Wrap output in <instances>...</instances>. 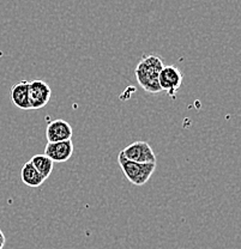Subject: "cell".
Listing matches in <instances>:
<instances>
[{
  "label": "cell",
  "mask_w": 241,
  "mask_h": 249,
  "mask_svg": "<svg viewBox=\"0 0 241 249\" xmlns=\"http://www.w3.org/2000/svg\"><path fill=\"white\" fill-rule=\"evenodd\" d=\"M5 243H6V237H5L4 232H2L1 229H0V249L4 248Z\"/></svg>",
  "instance_id": "obj_11"
},
{
  "label": "cell",
  "mask_w": 241,
  "mask_h": 249,
  "mask_svg": "<svg viewBox=\"0 0 241 249\" xmlns=\"http://www.w3.org/2000/svg\"><path fill=\"white\" fill-rule=\"evenodd\" d=\"M20 178H22V182L25 186L32 187V188L40 187L46 181V178L36 170V168L34 167L30 160H28L23 165L22 170H20Z\"/></svg>",
  "instance_id": "obj_9"
},
{
  "label": "cell",
  "mask_w": 241,
  "mask_h": 249,
  "mask_svg": "<svg viewBox=\"0 0 241 249\" xmlns=\"http://www.w3.org/2000/svg\"><path fill=\"white\" fill-rule=\"evenodd\" d=\"M130 160L138 163H156V155L147 142H134L121 151Z\"/></svg>",
  "instance_id": "obj_4"
},
{
  "label": "cell",
  "mask_w": 241,
  "mask_h": 249,
  "mask_svg": "<svg viewBox=\"0 0 241 249\" xmlns=\"http://www.w3.org/2000/svg\"><path fill=\"white\" fill-rule=\"evenodd\" d=\"M30 162L33 163V165L36 168V170H37L46 180L51 176L54 168V162L52 160H49L45 154H38L33 156Z\"/></svg>",
  "instance_id": "obj_10"
},
{
  "label": "cell",
  "mask_w": 241,
  "mask_h": 249,
  "mask_svg": "<svg viewBox=\"0 0 241 249\" xmlns=\"http://www.w3.org/2000/svg\"><path fill=\"white\" fill-rule=\"evenodd\" d=\"M74 154V142L72 139L63 142H48L45 147V155L54 163H65L71 158Z\"/></svg>",
  "instance_id": "obj_6"
},
{
  "label": "cell",
  "mask_w": 241,
  "mask_h": 249,
  "mask_svg": "<svg viewBox=\"0 0 241 249\" xmlns=\"http://www.w3.org/2000/svg\"><path fill=\"white\" fill-rule=\"evenodd\" d=\"M118 163L126 178L134 186H143L154 174L156 163H138L130 160L121 151L118 155Z\"/></svg>",
  "instance_id": "obj_2"
},
{
  "label": "cell",
  "mask_w": 241,
  "mask_h": 249,
  "mask_svg": "<svg viewBox=\"0 0 241 249\" xmlns=\"http://www.w3.org/2000/svg\"><path fill=\"white\" fill-rule=\"evenodd\" d=\"M52 90L46 82L35 79L29 83L30 109H41L47 106L51 100Z\"/></svg>",
  "instance_id": "obj_5"
},
{
  "label": "cell",
  "mask_w": 241,
  "mask_h": 249,
  "mask_svg": "<svg viewBox=\"0 0 241 249\" xmlns=\"http://www.w3.org/2000/svg\"><path fill=\"white\" fill-rule=\"evenodd\" d=\"M162 59L156 54L144 55L137 64L134 69V76L142 89L149 93H160L161 88L159 84V76L163 69Z\"/></svg>",
  "instance_id": "obj_1"
},
{
  "label": "cell",
  "mask_w": 241,
  "mask_h": 249,
  "mask_svg": "<svg viewBox=\"0 0 241 249\" xmlns=\"http://www.w3.org/2000/svg\"><path fill=\"white\" fill-rule=\"evenodd\" d=\"M10 97H11L12 103L17 108L23 109V110H29V82L20 80V82L16 83L10 90Z\"/></svg>",
  "instance_id": "obj_8"
},
{
  "label": "cell",
  "mask_w": 241,
  "mask_h": 249,
  "mask_svg": "<svg viewBox=\"0 0 241 249\" xmlns=\"http://www.w3.org/2000/svg\"><path fill=\"white\" fill-rule=\"evenodd\" d=\"M72 134H74V131H72L71 124L67 121L60 120V119L51 121L46 128V138L48 142L69 140L72 138Z\"/></svg>",
  "instance_id": "obj_7"
},
{
  "label": "cell",
  "mask_w": 241,
  "mask_h": 249,
  "mask_svg": "<svg viewBox=\"0 0 241 249\" xmlns=\"http://www.w3.org/2000/svg\"><path fill=\"white\" fill-rule=\"evenodd\" d=\"M184 74L177 66L168 65L163 66L161 70L159 76V84L161 88V91H166L168 96L172 98H175L178 90L183 85Z\"/></svg>",
  "instance_id": "obj_3"
}]
</instances>
